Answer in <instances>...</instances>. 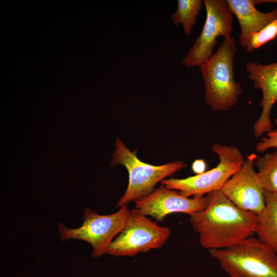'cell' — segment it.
Instances as JSON below:
<instances>
[{
	"label": "cell",
	"instance_id": "cell-2",
	"mask_svg": "<svg viewBox=\"0 0 277 277\" xmlns=\"http://www.w3.org/2000/svg\"><path fill=\"white\" fill-rule=\"evenodd\" d=\"M237 51L235 39L224 38L217 50L199 67L205 89V101L213 111L228 110L242 93L241 84L234 80V60Z\"/></svg>",
	"mask_w": 277,
	"mask_h": 277
},
{
	"label": "cell",
	"instance_id": "cell-14",
	"mask_svg": "<svg viewBox=\"0 0 277 277\" xmlns=\"http://www.w3.org/2000/svg\"><path fill=\"white\" fill-rule=\"evenodd\" d=\"M255 167L264 190L277 194V148L273 152L258 156Z\"/></svg>",
	"mask_w": 277,
	"mask_h": 277
},
{
	"label": "cell",
	"instance_id": "cell-11",
	"mask_svg": "<svg viewBox=\"0 0 277 277\" xmlns=\"http://www.w3.org/2000/svg\"><path fill=\"white\" fill-rule=\"evenodd\" d=\"M245 69L254 87L262 93V112L252 128L254 135L259 138L273 129L270 116L273 106L277 102V62L269 64L249 62Z\"/></svg>",
	"mask_w": 277,
	"mask_h": 277
},
{
	"label": "cell",
	"instance_id": "cell-6",
	"mask_svg": "<svg viewBox=\"0 0 277 277\" xmlns=\"http://www.w3.org/2000/svg\"><path fill=\"white\" fill-rule=\"evenodd\" d=\"M130 211L128 205L122 206L117 211L109 215L99 214L86 208L83 222L80 227L71 229L58 223L61 239L64 242L76 239L87 242L92 248V256L100 257L107 253L109 246L123 230Z\"/></svg>",
	"mask_w": 277,
	"mask_h": 277
},
{
	"label": "cell",
	"instance_id": "cell-7",
	"mask_svg": "<svg viewBox=\"0 0 277 277\" xmlns=\"http://www.w3.org/2000/svg\"><path fill=\"white\" fill-rule=\"evenodd\" d=\"M171 234L169 228L160 226L135 208L131 210L121 232L114 239L107 253L133 256L162 247Z\"/></svg>",
	"mask_w": 277,
	"mask_h": 277
},
{
	"label": "cell",
	"instance_id": "cell-12",
	"mask_svg": "<svg viewBox=\"0 0 277 277\" xmlns=\"http://www.w3.org/2000/svg\"><path fill=\"white\" fill-rule=\"evenodd\" d=\"M233 15L240 25V44L246 48L252 34L277 19V7L268 12L255 8L254 0H227Z\"/></svg>",
	"mask_w": 277,
	"mask_h": 277
},
{
	"label": "cell",
	"instance_id": "cell-16",
	"mask_svg": "<svg viewBox=\"0 0 277 277\" xmlns=\"http://www.w3.org/2000/svg\"><path fill=\"white\" fill-rule=\"evenodd\" d=\"M277 36V19L274 20L258 32L252 34L248 40L246 49L248 52L261 47Z\"/></svg>",
	"mask_w": 277,
	"mask_h": 277
},
{
	"label": "cell",
	"instance_id": "cell-1",
	"mask_svg": "<svg viewBox=\"0 0 277 277\" xmlns=\"http://www.w3.org/2000/svg\"><path fill=\"white\" fill-rule=\"evenodd\" d=\"M206 196V207L189 215V219L203 248L208 250L223 249L255 234L256 214L240 208L221 190Z\"/></svg>",
	"mask_w": 277,
	"mask_h": 277
},
{
	"label": "cell",
	"instance_id": "cell-19",
	"mask_svg": "<svg viewBox=\"0 0 277 277\" xmlns=\"http://www.w3.org/2000/svg\"><path fill=\"white\" fill-rule=\"evenodd\" d=\"M255 5L263 3H275L277 4V0H254Z\"/></svg>",
	"mask_w": 277,
	"mask_h": 277
},
{
	"label": "cell",
	"instance_id": "cell-9",
	"mask_svg": "<svg viewBox=\"0 0 277 277\" xmlns=\"http://www.w3.org/2000/svg\"><path fill=\"white\" fill-rule=\"evenodd\" d=\"M258 155L252 153L221 189L224 195L240 208L258 214L265 207V190L254 170Z\"/></svg>",
	"mask_w": 277,
	"mask_h": 277
},
{
	"label": "cell",
	"instance_id": "cell-15",
	"mask_svg": "<svg viewBox=\"0 0 277 277\" xmlns=\"http://www.w3.org/2000/svg\"><path fill=\"white\" fill-rule=\"evenodd\" d=\"M203 1L201 0H179L177 8L171 16L174 25H181L187 36L191 34L193 27L195 25L196 18L200 14Z\"/></svg>",
	"mask_w": 277,
	"mask_h": 277
},
{
	"label": "cell",
	"instance_id": "cell-5",
	"mask_svg": "<svg viewBox=\"0 0 277 277\" xmlns=\"http://www.w3.org/2000/svg\"><path fill=\"white\" fill-rule=\"evenodd\" d=\"M212 150L218 155L220 160L214 168L184 179H166L161 181L162 185L189 197L200 198L210 192L221 190L239 170L245 159L241 151L234 146L215 143L212 146Z\"/></svg>",
	"mask_w": 277,
	"mask_h": 277
},
{
	"label": "cell",
	"instance_id": "cell-17",
	"mask_svg": "<svg viewBox=\"0 0 277 277\" xmlns=\"http://www.w3.org/2000/svg\"><path fill=\"white\" fill-rule=\"evenodd\" d=\"M277 126V117L274 120ZM271 148H277V129H272L266 133L256 144L255 150L258 152H264Z\"/></svg>",
	"mask_w": 277,
	"mask_h": 277
},
{
	"label": "cell",
	"instance_id": "cell-4",
	"mask_svg": "<svg viewBox=\"0 0 277 277\" xmlns=\"http://www.w3.org/2000/svg\"><path fill=\"white\" fill-rule=\"evenodd\" d=\"M115 148L111 166L123 165L129 174L127 189L117 204L120 208L149 194L159 182L186 167L184 162L179 161L160 166L143 162L137 157L136 152L130 151L118 137L116 138Z\"/></svg>",
	"mask_w": 277,
	"mask_h": 277
},
{
	"label": "cell",
	"instance_id": "cell-18",
	"mask_svg": "<svg viewBox=\"0 0 277 277\" xmlns=\"http://www.w3.org/2000/svg\"><path fill=\"white\" fill-rule=\"evenodd\" d=\"M206 168V163L203 159L195 160L191 166L192 170L195 174H200L205 172Z\"/></svg>",
	"mask_w": 277,
	"mask_h": 277
},
{
	"label": "cell",
	"instance_id": "cell-13",
	"mask_svg": "<svg viewBox=\"0 0 277 277\" xmlns=\"http://www.w3.org/2000/svg\"><path fill=\"white\" fill-rule=\"evenodd\" d=\"M265 207L257 214L258 238L277 254V194L265 190Z\"/></svg>",
	"mask_w": 277,
	"mask_h": 277
},
{
	"label": "cell",
	"instance_id": "cell-3",
	"mask_svg": "<svg viewBox=\"0 0 277 277\" xmlns=\"http://www.w3.org/2000/svg\"><path fill=\"white\" fill-rule=\"evenodd\" d=\"M208 251L229 277H277V254L258 238Z\"/></svg>",
	"mask_w": 277,
	"mask_h": 277
},
{
	"label": "cell",
	"instance_id": "cell-8",
	"mask_svg": "<svg viewBox=\"0 0 277 277\" xmlns=\"http://www.w3.org/2000/svg\"><path fill=\"white\" fill-rule=\"evenodd\" d=\"M206 17L202 30L182 64L200 67L213 54L219 36L230 37L233 32V14L227 0H204Z\"/></svg>",
	"mask_w": 277,
	"mask_h": 277
},
{
	"label": "cell",
	"instance_id": "cell-10",
	"mask_svg": "<svg viewBox=\"0 0 277 277\" xmlns=\"http://www.w3.org/2000/svg\"><path fill=\"white\" fill-rule=\"evenodd\" d=\"M134 202L136 209L162 222L170 214L184 213L190 215L202 210L207 206L208 198L206 195L200 198L187 197L162 185Z\"/></svg>",
	"mask_w": 277,
	"mask_h": 277
}]
</instances>
